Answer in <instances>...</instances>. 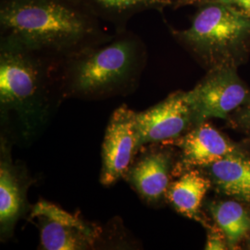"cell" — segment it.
Returning a JSON list of instances; mask_svg holds the SVG:
<instances>
[{
	"mask_svg": "<svg viewBox=\"0 0 250 250\" xmlns=\"http://www.w3.org/2000/svg\"><path fill=\"white\" fill-rule=\"evenodd\" d=\"M112 35L80 0L0 1V36L56 58L65 59Z\"/></svg>",
	"mask_w": 250,
	"mask_h": 250,
	"instance_id": "2",
	"label": "cell"
},
{
	"mask_svg": "<svg viewBox=\"0 0 250 250\" xmlns=\"http://www.w3.org/2000/svg\"><path fill=\"white\" fill-rule=\"evenodd\" d=\"M147 62L142 38L126 29L63 59V99L102 100L137 89Z\"/></svg>",
	"mask_w": 250,
	"mask_h": 250,
	"instance_id": "3",
	"label": "cell"
},
{
	"mask_svg": "<svg viewBox=\"0 0 250 250\" xmlns=\"http://www.w3.org/2000/svg\"><path fill=\"white\" fill-rule=\"evenodd\" d=\"M135 114L126 104L112 113L102 145L100 183L110 186L126 177L134 155L139 150Z\"/></svg>",
	"mask_w": 250,
	"mask_h": 250,
	"instance_id": "9",
	"label": "cell"
},
{
	"mask_svg": "<svg viewBox=\"0 0 250 250\" xmlns=\"http://www.w3.org/2000/svg\"><path fill=\"white\" fill-rule=\"evenodd\" d=\"M215 3L221 4L229 9H233L234 11L240 13L242 15L250 18V0H185L177 5L176 9L185 8V7H197L202 4Z\"/></svg>",
	"mask_w": 250,
	"mask_h": 250,
	"instance_id": "16",
	"label": "cell"
},
{
	"mask_svg": "<svg viewBox=\"0 0 250 250\" xmlns=\"http://www.w3.org/2000/svg\"><path fill=\"white\" fill-rule=\"evenodd\" d=\"M102 22L111 24L115 32L127 29L130 20L144 11L162 13L172 8L173 0H80Z\"/></svg>",
	"mask_w": 250,
	"mask_h": 250,
	"instance_id": "14",
	"label": "cell"
},
{
	"mask_svg": "<svg viewBox=\"0 0 250 250\" xmlns=\"http://www.w3.org/2000/svg\"><path fill=\"white\" fill-rule=\"evenodd\" d=\"M227 122L232 129L250 135V103L237 109Z\"/></svg>",
	"mask_w": 250,
	"mask_h": 250,
	"instance_id": "18",
	"label": "cell"
},
{
	"mask_svg": "<svg viewBox=\"0 0 250 250\" xmlns=\"http://www.w3.org/2000/svg\"><path fill=\"white\" fill-rule=\"evenodd\" d=\"M246 247H247L248 250H250V234L249 235L248 239H247V245H246Z\"/></svg>",
	"mask_w": 250,
	"mask_h": 250,
	"instance_id": "20",
	"label": "cell"
},
{
	"mask_svg": "<svg viewBox=\"0 0 250 250\" xmlns=\"http://www.w3.org/2000/svg\"><path fill=\"white\" fill-rule=\"evenodd\" d=\"M30 217L39 228L43 250H91L101 237V228L97 224L43 199L33 207Z\"/></svg>",
	"mask_w": 250,
	"mask_h": 250,
	"instance_id": "6",
	"label": "cell"
},
{
	"mask_svg": "<svg viewBox=\"0 0 250 250\" xmlns=\"http://www.w3.org/2000/svg\"><path fill=\"white\" fill-rule=\"evenodd\" d=\"M180 150L173 176L188 170L203 169L230 158H250V148L229 138L208 122L195 125L188 133L169 143Z\"/></svg>",
	"mask_w": 250,
	"mask_h": 250,
	"instance_id": "7",
	"label": "cell"
},
{
	"mask_svg": "<svg viewBox=\"0 0 250 250\" xmlns=\"http://www.w3.org/2000/svg\"><path fill=\"white\" fill-rule=\"evenodd\" d=\"M199 170L218 194L250 207V158L224 159Z\"/></svg>",
	"mask_w": 250,
	"mask_h": 250,
	"instance_id": "13",
	"label": "cell"
},
{
	"mask_svg": "<svg viewBox=\"0 0 250 250\" xmlns=\"http://www.w3.org/2000/svg\"><path fill=\"white\" fill-rule=\"evenodd\" d=\"M187 29L169 27L172 38L206 72L235 68L250 56V18L221 4L197 6Z\"/></svg>",
	"mask_w": 250,
	"mask_h": 250,
	"instance_id": "4",
	"label": "cell"
},
{
	"mask_svg": "<svg viewBox=\"0 0 250 250\" xmlns=\"http://www.w3.org/2000/svg\"><path fill=\"white\" fill-rule=\"evenodd\" d=\"M170 183L166 200L178 212L207 228L209 223L202 212V203L212 188L210 179L199 169L188 170Z\"/></svg>",
	"mask_w": 250,
	"mask_h": 250,
	"instance_id": "12",
	"label": "cell"
},
{
	"mask_svg": "<svg viewBox=\"0 0 250 250\" xmlns=\"http://www.w3.org/2000/svg\"><path fill=\"white\" fill-rule=\"evenodd\" d=\"M9 144L1 135L0 155V231L2 238L9 236L25 209L26 178L12 163Z\"/></svg>",
	"mask_w": 250,
	"mask_h": 250,
	"instance_id": "11",
	"label": "cell"
},
{
	"mask_svg": "<svg viewBox=\"0 0 250 250\" xmlns=\"http://www.w3.org/2000/svg\"><path fill=\"white\" fill-rule=\"evenodd\" d=\"M197 125L213 118L228 121L240 107L250 103V88L235 68H215L194 88L187 91Z\"/></svg>",
	"mask_w": 250,
	"mask_h": 250,
	"instance_id": "5",
	"label": "cell"
},
{
	"mask_svg": "<svg viewBox=\"0 0 250 250\" xmlns=\"http://www.w3.org/2000/svg\"><path fill=\"white\" fill-rule=\"evenodd\" d=\"M206 229H207V242L205 244V250H229L228 242L224 235V232L216 224H210Z\"/></svg>",
	"mask_w": 250,
	"mask_h": 250,
	"instance_id": "17",
	"label": "cell"
},
{
	"mask_svg": "<svg viewBox=\"0 0 250 250\" xmlns=\"http://www.w3.org/2000/svg\"><path fill=\"white\" fill-rule=\"evenodd\" d=\"M62 60L0 36L1 128L11 143H33L64 100Z\"/></svg>",
	"mask_w": 250,
	"mask_h": 250,
	"instance_id": "1",
	"label": "cell"
},
{
	"mask_svg": "<svg viewBox=\"0 0 250 250\" xmlns=\"http://www.w3.org/2000/svg\"><path fill=\"white\" fill-rule=\"evenodd\" d=\"M139 150L148 144L167 145L197 125L187 91L178 90L135 114Z\"/></svg>",
	"mask_w": 250,
	"mask_h": 250,
	"instance_id": "8",
	"label": "cell"
},
{
	"mask_svg": "<svg viewBox=\"0 0 250 250\" xmlns=\"http://www.w3.org/2000/svg\"><path fill=\"white\" fill-rule=\"evenodd\" d=\"M175 163L170 149H153L131 166L125 178L144 200L159 204L166 199Z\"/></svg>",
	"mask_w": 250,
	"mask_h": 250,
	"instance_id": "10",
	"label": "cell"
},
{
	"mask_svg": "<svg viewBox=\"0 0 250 250\" xmlns=\"http://www.w3.org/2000/svg\"><path fill=\"white\" fill-rule=\"evenodd\" d=\"M183 1H185V0H173V5H172V8H171V9H176L177 5H178V4H180L181 2H183Z\"/></svg>",
	"mask_w": 250,
	"mask_h": 250,
	"instance_id": "19",
	"label": "cell"
},
{
	"mask_svg": "<svg viewBox=\"0 0 250 250\" xmlns=\"http://www.w3.org/2000/svg\"><path fill=\"white\" fill-rule=\"evenodd\" d=\"M207 208L214 224L224 232L229 250H237L250 234V207L235 199L213 200Z\"/></svg>",
	"mask_w": 250,
	"mask_h": 250,
	"instance_id": "15",
	"label": "cell"
}]
</instances>
